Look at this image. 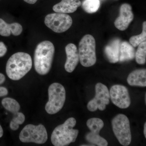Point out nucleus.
Wrapping results in <instances>:
<instances>
[{"mask_svg": "<svg viewBox=\"0 0 146 146\" xmlns=\"http://www.w3.org/2000/svg\"><path fill=\"white\" fill-rule=\"evenodd\" d=\"M55 48L53 44L49 41L40 42L35 51L34 62L36 72L45 75L49 72L54 56Z\"/></svg>", "mask_w": 146, "mask_h": 146, "instance_id": "f03ea898", "label": "nucleus"}, {"mask_svg": "<svg viewBox=\"0 0 146 146\" xmlns=\"http://www.w3.org/2000/svg\"><path fill=\"white\" fill-rule=\"evenodd\" d=\"M96 96L87 104L88 110L95 112L97 110L103 111L109 104L110 95L107 86L102 83H97L95 87Z\"/></svg>", "mask_w": 146, "mask_h": 146, "instance_id": "1a4fd4ad", "label": "nucleus"}, {"mask_svg": "<svg viewBox=\"0 0 146 146\" xmlns=\"http://www.w3.org/2000/svg\"><path fill=\"white\" fill-rule=\"evenodd\" d=\"M135 50L130 43L127 42L121 43L119 61L123 62L132 60L135 57Z\"/></svg>", "mask_w": 146, "mask_h": 146, "instance_id": "a211bd4d", "label": "nucleus"}, {"mask_svg": "<svg viewBox=\"0 0 146 146\" xmlns=\"http://www.w3.org/2000/svg\"><path fill=\"white\" fill-rule=\"evenodd\" d=\"M8 94V90L6 88L3 86H0V97L5 96Z\"/></svg>", "mask_w": 146, "mask_h": 146, "instance_id": "393cba45", "label": "nucleus"}, {"mask_svg": "<svg viewBox=\"0 0 146 146\" xmlns=\"http://www.w3.org/2000/svg\"><path fill=\"white\" fill-rule=\"evenodd\" d=\"M48 134L44 126L41 124L35 125L28 124L21 131L19 135L20 141L23 143H45L48 140Z\"/></svg>", "mask_w": 146, "mask_h": 146, "instance_id": "0eeeda50", "label": "nucleus"}, {"mask_svg": "<svg viewBox=\"0 0 146 146\" xmlns=\"http://www.w3.org/2000/svg\"><path fill=\"white\" fill-rule=\"evenodd\" d=\"M76 121L75 118H69L63 124L56 127L53 131L51 141L54 146H68L75 142L79 130L74 129Z\"/></svg>", "mask_w": 146, "mask_h": 146, "instance_id": "7ed1b4c3", "label": "nucleus"}, {"mask_svg": "<svg viewBox=\"0 0 146 146\" xmlns=\"http://www.w3.org/2000/svg\"><path fill=\"white\" fill-rule=\"evenodd\" d=\"M14 114V117L10 123V127L12 130L16 131L19 128L20 125L23 123L25 117L22 112H18Z\"/></svg>", "mask_w": 146, "mask_h": 146, "instance_id": "5701e85b", "label": "nucleus"}, {"mask_svg": "<svg viewBox=\"0 0 146 146\" xmlns=\"http://www.w3.org/2000/svg\"><path fill=\"white\" fill-rule=\"evenodd\" d=\"M136 62L140 65H143L146 61V42L141 43L138 45V49L135 54Z\"/></svg>", "mask_w": 146, "mask_h": 146, "instance_id": "4be33fe9", "label": "nucleus"}, {"mask_svg": "<svg viewBox=\"0 0 146 146\" xmlns=\"http://www.w3.org/2000/svg\"><path fill=\"white\" fill-rule=\"evenodd\" d=\"M121 44L120 39H116L112 40L105 48L106 56L110 63H115L119 61Z\"/></svg>", "mask_w": 146, "mask_h": 146, "instance_id": "2eb2a0df", "label": "nucleus"}, {"mask_svg": "<svg viewBox=\"0 0 146 146\" xmlns=\"http://www.w3.org/2000/svg\"><path fill=\"white\" fill-rule=\"evenodd\" d=\"M133 18L131 6L127 3L123 4L120 7L119 16L115 21V26L121 31L125 30Z\"/></svg>", "mask_w": 146, "mask_h": 146, "instance_id": "f8f14e48", "label": "nucleus"}, {"mask_svg": "<svg viewBox=\"0 0 146 146\" xmlns=\"http://www.w3.org/2000/svg\"><path fill=\"white\" fill-rule=\"evenodd\" d=\"M6 79L5 76L2 73H0V85L2 84L5 81Z\"/></svg>", "mask_w": 146, "mask_h": 146, "instance_id": "a878e982", "label": "nucleus"}, {"mask_svg": "<svg viewBox=\"0 0 146 146\" xmlns=\"http://www.w3.org/2000/svg\"><path fill=\"white\" fill-rule=\"evenodd\" d=\"M112 102L121 109H126L131 104V99L128 90L125 86L120 84L112 86L110 91Z\"/></svg>", "mask_w": 146, "mask_h": 146, "instance_id": "9b49d317", "label": "nucleus"}, {"mask_svg": "<svg viewBox=\"0 0 146 146\" xmlns=\"http://www.w3.org/2000/svg\"><path fill=\"white\" fill-rule=\"evenodd\" d=\"M45 25L56 33L67 31L72 25L71 16L64 13H55L48 14L45 18Z\"/></svg>", "mask_w": 146, "mask_h": 146, "instance_id": "6e6552de", "label": "nucleus"}, {"mask_svg": "<svg viewBox=\"0 0 146 146\" xmlns=\"http://www.w3.org/2000/svg\"><path fill=\"white\" fill-rule=\"evenodd\" d=\"M67 59L65 64V70L69 73L72 72L75 69L80 60L77 48L74 44H68L65 47Z\"/></svg>", "mask_w": 146, "mask_h": 146, "instance_id": "ddd939ff", "label": "nucleus"}, {"mask_svg": "<svg viewBox=\"0 0 146 146\" xmlns=\"http://www.w3.org/2000/svg\"><path fill=\"white\" fill-rule=\"evenodd\" d=\"M112 129L115 136L121 145L127 146L131 141L130 123L125 115L120 114L112 121Z\"/></svg>", "mask_w": 146, "mask_h": 146, "instance_id": "423d86ee", "label": "nucleus"}, {"mask_svg": "<svg viewBox=\"0 0 146 146\" xmlns=\"http://www.w3.org/2000/svg\"><path fill=\"white\" fill-rule=\"evenodd\" d=\"M86 125L91 131L85 136L86 141L92 144L98 146L108 145L107 141L100 136V131L104 126V123L101 119L92 118L86 122Z\"/></svg>", "mask_w": 146, "mask_h": 146, "instance_id": "9d476101", "label": "nucleus"}, {"mask_svg": "<svg viewBox=\"0 0 146 146\" xmlns=\"http://www.w3.org/2000/svg\"><path fill=\"white\" fill-rule=\"evenodd\" d=\"M81 4L80 0H62L53 7V10L56 13H72Z\"/></svg>", "mask_w": 146, "mask_h": 146, "instance_id": "4468645a", "label": "nucleus"}, {"mask_svg": "<svg viewBox=\"0 0 146 146\" xmlns=\"http://www.w3.org/2000/svg\"><path fill=\"white\" fill-rule=\"evenodd\" d=\"M7 52V48L4 43L0 42V57H3L6 54Z\"/></svg>", "mask_w": 146, "mask_h": 146, "instance_id": "b1692460", "label": "nucleus"}, {"mask_svg": "<svg viewBox=\"0 0 146 146\" xmlns=\"http://www.w3.org/2000/svg\"><path fill=\"white\" fill-rule=\"evenodd\" d=\"M32 65V59L28 54L23 52L16 53L7 61L6 72L11 79L18 80L31 70Z\"/></svg>", "mask_w": 146, "mask_h": 146, "instance_id": "f257e3e1", "label": "nucleus"}, {"mask_svg": "<svg viewBox=\"0 0 146 146\" xmlns=\"http://www.w3.org/2000/svg\"><path fill=\"white\" fill-rule=\"evenodd\" d=\"M48 92L49 100L45 110L48 114L54 115L63 108L66 100V91L62 84L55 82L50 85Z\"/></svg>", "mask_w": 146, "mask_h": 146, "instance_id": "20e7f679", "label": "nucleus"}, {"mask_svg": "<svg viewBox=\"0 0 146 146\" xmlns=\"http://www.w3.org/2000/svg\"><path fill=\"white\" fill-rule=\"evenodd\" d=\"M144 134L145 135V137L146 138V123H145V125H144Z\"/></svg>", "mask_w": 146, "mask_h": 146, "instance_id": "c85d7f7f", "label": "nucleus"}, {"mask_svg": "<svg viewBox=\"0 0 146 146\" xmlns=\"http://www.w3.org/2000/svg\"><path fill=\"white\" fill-rule=\"evenodd\" d=\"M81 5L85 12L92 13L98 11L100 8V3L99 0H84Z\"/></svg>", "mask_w": 146, "mask_h": 146, "instance_id": "aec40b11", "label": "nucleus"}, {"mask_svg": "<svg viewBox=\"0 0 146 146\" xmlns=\"http://www.w3.org/2000/svg\"><path fill=\"white\" fill-rule=\"evenodd\" d=\"M3 134V130L1 126L0 125V138L2 137Z\"/></svg>", "mask_w": 146, "mask_h": 146, "instance_id": "cd10ccee", "label": "nucleus"}, {"mask_svg": "<svg viewBox=\"0 0 146 146\" xmlns=\"http://www.w3.org/2000/svg\"><path fill=\"white\" fill-rule=\"evenodd\" d=\"M96 41L94 36L86 35L82 37L79 44L80 61L82 66L90 67L96 62Z\"/></svg>", "mask_w": 146, "mask_h": 146, "instance_id": "39448f33", "label": "nucleus"}, {"mask_svg": "<svg viewBox=\"0 0 146 146\" xmlns=\"http://www.w3.org/2000/svg\"><path fill=\"white\" fill-rule=\"evenodd\" d=\"M146 22L143 23V31L141 34L131 36L129 39V43L133 47L138 46L141 43L146 42Z\"/></svg>", "mask_w": 146, "mask_h": 146, "instance_id": "412c9836", "label": "nucleus"}, {"mask_svg": "<svg viewBox=\"0 0 146 146\" xmlns=\"http://www.w3.org/2000/svg\"><path fill=\"white\" fill-rule=\"evenodd\" d=\"M23 27L17 23L8 24L1 18H0V35L4 36H9L12 34L18 36L22 33Z\"/></svg>", "mask_w": 146, "mask_h": 146, "instance_id": "dca6fc26", "label": "nucleus"}, {"mask_svg": "<svg viewBox=\"0 0 146 146\" xmlns=\"http://www.w3.org/2000/svg\"><path fill=\"white\" fill-rule=\"evenodd\" d=\"M25 2L30 4H33L37 1V0H24Z\"/></svg>", "mask_w": 146, "mask_h": 146, "instance_id": "bb28decb", "label": "nucleus"}, {"mask_svg": "<svg viewBox=\"0 0 146 146\" xmlns=\"http://www.w3.org/2000/svg\"><path fill=\"white\" fill-rule=\"evenodd\" d=\"M1 103L5 109L12 113L18 112L21 108L20 105L18 102L11 98H5L2 100Z\"/></svg>", "mask_w": 146, "mask_h": 146, "instance_id": "6ab92c4d", "label": "nucleus"}, {"mask_svg": "<svg viewBox=\"0 0 146 146\" xmlns=\"http://www.w3.org/2000/svg\"><path fill=\"white\" fill-rule=\"evenodd\" d=\"M127 82L130 86L146 87V69H138L131 72L128 76Z\"/></svg>", "mask_w": 146, "mask_h": 146, "instance_id": "f3484780", "label": "nucleus"}]
</instances>
